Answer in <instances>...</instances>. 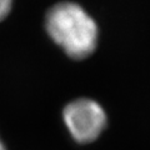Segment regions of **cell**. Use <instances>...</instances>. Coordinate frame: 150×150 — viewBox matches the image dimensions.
Wrapping results in <instances>:
<instances>
[{"mask_svg": "<svg viewBox=\"0 0 150 150\" xmlns=\"http://www.w3.org/2000/svg\"><path fill=\"white\" fill-rule=\"evenodd\" d=\"M44 26L48 35L69 58L84 60L98 46L99 26L80 4L63 0L46 10Z\"/></svg>", "mask_w": 150, "mask_h": 150, "instance_id": "obj_1", "label": "cell"}, {"mask_svg": "<svg viewBox=\"0 0 150 150\" xmlns=\"http://www.w3.org/2000/svg\"><path fill=\"white\" fill-rule=\"evenodd\" d=\"M0 150H6L5 145H4V143L1 142V139H0Z\"/></svg>", "mask_w": 150, "mask_h": 150, "instance_id": "obj_4", "label": "cell"}, {"mask_svg": "<svg viewBox=\"0 0 150 150\" xmlns=\"http://www.w3.org/2000/svg\"><path fill=\"white\" fill-rule=\"evenodd\" d=\"M14 0H0V23L10 15L13 10Z\"/></svg>", "mask_w": 150, "mask_h": 150, "instance_id": "obj_3", "label": "cell"}, {"mask_svg": "<svg viewBox=\"0 0 150 150\" xmlns=\"http://www.w3.org/2000/svg\"><path fill=\"white\" fill-rule=\"evenodd\" d=\"M63 119L70 135L79 144L95 142L108 123L104 108L89 98L70 101L63 110Z\"/></svg>", "mask_w": 150, "mask_h": 150, "instance_id": "obj_2", "label": "cell"}]
</instances>
